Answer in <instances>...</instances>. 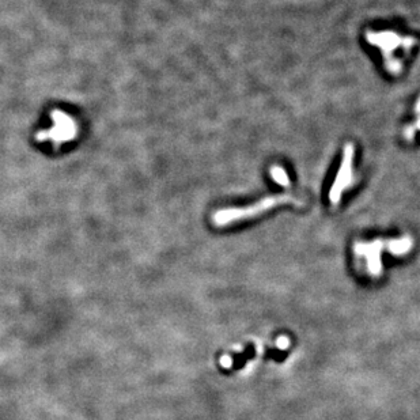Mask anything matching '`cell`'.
I'll return each mask as SVG.
<instances>
[{"label": "cell", "instance_id": "6da1fadb", "mask_svg": "<svg viewBox=\"0 0 420 420\" xmlns=\"http://www.w3.org/2000/svg\"><path fill=\"white\" fill-rule=\"evenodd\" d=\"M412 246L413 239L408 235L389 241L377 238L371 242H355L352 246V253L357 265L365 271L367 276L378 279L382 275V252L388 251L394 256H404L411 252Z\"/></svg>", "mask_w": 420, "mask_h": 420}, {"label": "cell", "instance_id": "7a4b0ae2", "mask_svg": "<svg viewBox=\"0 0 420 420\" xmlns=\"http://www.w3.org/2000/svg\"><path fill=\"white\" fill-rule=\"evenodd\" d=\"M366 40L382 52L385 70L394 76L401 74L412 48L417 44V40L413 37L401 36L393 30H369L366 33Z\"/></svg>", "mask_w": 420, "mask_h": 420}, {"label": "cell", "instance_id": "3957f363", "mask_svg": "<svg viewBox=\"0 0 420 420\" xmlns=\"http://www.w3.org/2000/svg\"><path fill=\"white\" fill-rule=\"evenodd\" d=\"M287 203L301 204V200L295 196H291L288 193L267 196L261 200L256 201L251 206L245 207V208H223V210L216 211L212 215V223L218 227L227 226V224H231L234 222H241V220L259 216V215L267 212L268 210H272L275 207L280 206V204H287Z\"/></svg>", "mask_w": 420, "mask_h": 420}, {"label": "cell", "instance_id": "277c9868", "mask_svg": "<svg viewBox=\"0 0 420 420\" xmlns=\"http://www.w3.org/2000/svg\"><path fill=\"white\" fill-rule=\"evenodd\" d=\"M52 121L53 124L49 130L41 131L37 134L38 142H50L54 147H58L64 143L71 142L78 134V127L71 116L62 110H53L52 112Z\"/></svg>", "mask_w": 420, "mask_h": 420}, {"label": "cell", "instance_id": "5b68a950", "mask_svg": "<svg viewBox=\"0 0 420 420\" xmlns=\"http://www.w3.org/2000/svg\"><path fill=\"white\" fill-rule=\"evenodd\" d=\"M353 157H355V147L351 143L345 144L344 150H343L341 163H340V167L337 170L335 181H333L331 189H329V201L333 207L339 206L343 193L355 185Z\"/></svg>", "mask_w": 420, "mask_h": 420}, {"label": "cell", "instance_id": "8992f818", "mask_svg": "<svg viewBox=\"0 0 420 420\" xmlns=\"http://www.w3.org/2000/svg\"><path fill=\"white\" fill-rule=\"evenodd\" d=\"M269 173H271V177H272V179L275 183L282 185L284 188H288V187H290V178H288L286 170L283 169V167H280V166H272Z\"/></svg>", "mask_w": 420, "mask_h": 420}, {"label": "cell", "instance_id": "52a82bcc", "mask_svg": "<svg viewBox=\"0 0 420 420\" xmlns=\"http://www.w3.org/2000/svg\"><path fill=\"white\" fill-rule=\"evenodd\" d=\"M417 130H419V102H416L415 105V123H413V127H407L405 131H404V136H405L408 142L413 140Z\"/></svg>", "mask_w": 420, "mask_h": 420}]
</instances>
